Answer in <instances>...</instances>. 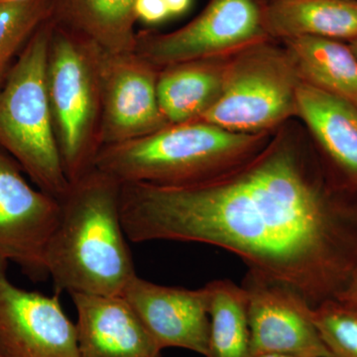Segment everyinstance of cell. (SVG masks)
Returning <instances> with one entry per match:
<instances>
[{"label": "cell", "mask_w": 357, "mask_h": 357, "mask_svg": "<svg viewBox=\"0 0 357 357\" xmlns=\"http://www.w3.org/2000/svg\"><path fill=\"white\" fill-rule=\"evenodd\" d=\"M121 218L132 243L225 249L312 307L335 299L357 268V191L337 184L293 121L257 153L201 182L121 184Z\"/></svg>", "instance_id": "6da1fadb"}, {"label": "cell", "mask_w": 357, "mask_h": 357, "mask_svg": "<svg viewBox=\"0 0 357 357\" xmlns=\"http://www.w3.org/2000/svg\"><path fill=\"white\" fill-rule=\"evenodd\" d=\"M46 255L59 292L121 296L136 275L121 218V184L93 167L70 183Z\"/></svg>", "instance_id": "7a4b0ae2"}, {"label": "cell", "mask_w": 357, "mask_h": 357, "mask_svg": "<svg viewBox=\"0 0 357 357\" xmlns=\"http://www.w3.org/2000/svg\"><path fill=\"white\" fill-rule=\"evenodd\" d=\"M273 133L232 132L203 121L169 124L143 137L105 145L95 168L121 184H192L257 153Z\"/></svg>", "instance_id": "3957f363"}, {"label": "cell", "mask_w": 357, "mask_h": 357, "mask_svg": "<svg viewBox=\"0 0 357 357\" xmlns=\"http://www.w3.org/2000/svg\"><path fill=\"white\" fill-rule=\"evenodd\" d=\"M50 18L25 45L0 86V148L42 191L60 201L70 187L54 131L47 61Z\"/></svg>", "instance_id": "277c9868"}, {"label": "cell", "mask_w": 357, "mask_h": 357, "mask_svg": "<svg viewBox=\"0 0 357 357\" xmlns=\"http://www.w3.org/2000/svg\"><path fill=\"white\" fill-rule=\"evenodd\" d=\"M102 53L88 40L52 23L47 86L59 152L70 183L95 167L102 147Z\"/></svg>", "instance_id": "5b68a950"}, {"label": "cell", "mask_w": 357, "mask_h": 357, "mask_svg": "<svg viewBox=\"0 0 357 357\" xmlns=\"http://www.w3.org/2000/svg\"><path fill=\"white\" fill-rule=\"evenodd\" d=\"M301 83L280 42H258L230 56L220 98L197 121L236 133L275 132L296 119Z\"/></svg>", "instance_id": "8992f818"}, {"label": "cell", "mask_w": 357, "mask_h": 357, "mask_svg": "<svg viewBox=\"0 0 357 357\" xmlns=\"http://www.w3.org/2000/svg\"><path fill=\"white\" fill-rule=\"evenodd\" d=\"M268 39L262 0H210L175 31L137 32L134 52L161 70L187 61L229 57Z\"/></svg>", "instance_id": "52a82bcc"}, {"label": "cell", "mask_w": 357, "mask_h": 357, "mask_svg": "<svg viewBox=\"0 0 357 357\" xmlns=\"http://www.w3.org/2000/svg\"><path fill=\"white\" fill-rule=\"evenodd\" d=\"M18 162L0 148V260L30 279L47 276L46 255L60 218L58 199L28 182Z\"/></svg>", "instance_id": "ba28073f"}, {"label": "cell", "mask_w": 357, "mask_h": 357, "mask_svg": "<svg viewBox=\"0 0 357 357\" xmlns=\"http://www.w3.org/2000/svg\"><path fill=\"white\" fill-rule=\"evenodd\" d=\"M0 260V351L6 357H81L76 324L61 306L58 294L21 289Z\"/></svg>", "instance_id": "9c48e42d"}, {"label": "cell", "mask_w": 357, "mask_h": 357, "mask_svg": "<svg viewBox=\"0 0 357 357\" xmlns=\"http://www.w3.org/2000/svg\"><path fill=\"white\" fill-rule=\"evenodd\" d=\"M159 72L135 52L102 51V147L143 137L169 126L157 96Z\"/></svg>", "instance_id": "30bf717a"}, {"label": "cell", "mask_w": 357, "mask_h": 357, "mask_svg": "<svg viewBox=\"0 0 357 357\" xmlns=\"http://www.w3.org/2000/svg\"><path fill=\"white\" fill-rule=\"evenodd\" d=\"M243 286L248 297L252 356L333 357L312 321V307L297 291L250 271Z\"/></svg>", "instance_id": "8fae6325"}, {"label": "cell", "mask_w": 357, "mask_h": 357, "mask_svg": "<svg viewBox=\"0 0 357 357\" xmlns=\"http://www.w3.org/2000/svg\"><path fill=\"white\" fill-rule=\"evenodd\" d=\"M121 296L161 351L178 347L208 356L210 317L206 286L191 290L159 285L136 274Z\"/></svg>", "instance_id": "7c38bea8"}, {"label": "cell", "mask_w": 357, "mask_h": 357, "mask_svg": "<svg viewBox=\"0 0 357 357\" xmlns=\"http://www.w3.org/2000/svg\"><path fill=\"white\" fill-rule=\"evenodd\" d=\"M70 297L81 357H161V349L122 296Z\"/></svg>", "instance_id": "4fadbf2b"}, {"label": "cell", "mask_w": 357, "mask_h": 357, "mask_svg": "<svg viewBox=\"0 0 357 357\" xmlns=\"http://www.w3.org/2000/svg\"><path fill=\"white\" fill-rule=\"evenodd\" d=\"M296 119L337 184L357 191V107L302 81Z\"/></svg>", "instance_id": "5bb4252c"}, {"label": "cell", "mask_w": 357, "mask_h": 357, "mask_svg": "<svg viewBox=\"0 0 357 357\" xmlns=\"http://www.w3.org/2000/svg\"><path fill=\"white\" fill-rule=\"evenodd\" d=\"M263 23L275 41L319 37L357 39V0H269L263 2Z\"/></svg>", "instance_id": "9a60e30c"}, {"label": "cell", "mask_w": 357, "mask_h": 357, "mask_svg": "<svg viewBox=\"0 0 357 357\" xmlns=\"http://www.w3.org/2000/svg\"><path fill=\"white\" fill-rule=\"evenodd\" d=\"M136 0H52L50 20L107 53L135 51Z\"/></svg>", "instance_id": "2e32d148"}, {"label": "cell", "mask_w": 357, "mask_h": 357, "mask_svg": "<svg viewBox=\"0 0 357 357\" xmlns=\"http://www.w3.org/2000/svg\"><path fill=\"white\" fill-rule=\"evenodd\" d=\"M229 57L187 61L160 70L157 96L169 124L197 121L217 102Z\"/></svg>", "instance_id": "e0dca14e"}, {"label": "cell", "mask_w": 357, "mask_h": 357, "mask_svg": "<svg viewBox=\"0 0 357 357\" xmlns=\"http://www.w3.org/2000/svg\"><path fill=\"white\" fill-rule=\"evenodd\" d=\"M280 43L304 83L357 107V57L347 42L302 37Z\"/></svg>", "instance_id": "ac0fdd59"}, {"label": "cell", "mask_w": 357, "mask_h": 357, "mask_svg": "<svg viewBox=\"0 0 357 357\" xmlns=\"http://www.w3.org/2000/svg\"><path fill=\"white\" fill-rule=\"evenodd\" d=\"M206 288L210 317L206 357H252L245 289L229 279L211 281Z\"/></svg>", "instance_id": "d6986e66"}, {"label": "cell", "mask_w": 357, "mask_h": 357, "mask_svg": "<svg viewBox=\"0 0 357 357\" xmlns=\"http://www.w3.org/2000/svg\"><path fill=\"white\" fill-rule=\"evenodd\" d=\"M52 0H28L0 6V86L25 45L50 18Z\"/></svg>", "instance_id": "ffe728a7"}, {"label": "cell", "mask_w": 357, "mask_h": 357, "mask_svg": "<svg viewBox=\"0 0 357 357\" xmlns=\"http://www.w3.org/2000/svg\"><path fill=\"white\" fill-rule=\"evenodd\" d=\"M312 318L333 357H357V309L331 299L312 309Z\"/></svg>", "instance_id": "44dd1931"}, {"label": "cell", "mask_w": 357, "mask_h": 357, "mask_svg": "<svg viewBox=\"0 0 357 357\" xmlns=\"http://www.w3.org/2000/svg\"><path fill=\"white\" fill-rule=\"evenodd\" d=\"M135 14L137 20L147 24H158L171 17L165 0H136Z\"/></svg>", "instance_id": "7402d4cb"}, {"label": "cell", "mask_w": 357, "mask_h": 357, "mask_svg": "<svg viewBox=\"0 0 357 357\" xmlns=\"http://www.w3.org/2000/svg\"><path fill=\"white\" fill-rule=\"evenodd\" d=\"M335 299L340 301L347 306L357 309V268L354 270L347 285L342 289V292L338 294Z\"/></svg>", "instance_id": "603a6c76"}, {"label": "cell", "mask_w": 357, "mask_h": 357, "mask_svg": "<svg viewBox=\"0 0 357 357\" xmlns=\"http://www.w3.org/2000/svg\"><path fill=\"white\" fill-rule=\"evenodd\" d=\"M192 0H165L167 8L171 17L173 16L182 15L187 13L188 9L191 6Z\"/></svg>", "instance_id": "cb8c5ba5"}, {"label": "cell", "mask_w": 357, "mask_h": 357, "mask_svg": "<svg viewBox=\"0 0 357 357\" xmlns=\"http://www.w3.org/2000/svg\"><path fill=\"white\" fill-rule=\"evenodd\" d=\"M252 357H294V356H283V354H257V356H253Z\"/></svg>", "instance_id": "d4e9b609"}, {"label": "cell", "mask_w": 357, "mask_h": 357, "mask_svg": "<svg viewBox=\"0 0 357 357\" xmlns=\"http://www.w3.org/2000/svg\"><path fill=\"white\" fill-rule=\"evenodd\" d=\"M25 1H28V0H0V6H1V4L20 3V2Z\"/></svg>", "instance_id": "484cf974"}, {"label": "cell", "mask_w": 357, "mask_h": 357, "mask_svg": "<svg viewBox=\"0 0 357 357\" xmlns=\"http://www.w3.org/2000/svg\"><path fill=\"white\" fill-rule=\"evenodd\" d=\"M349 44V46L351 47L352 51L354 52L356 56L357 57V39L352 40L351 42H347Z\"/></svg>", "instance_id": "4316f807"}, {"label": "cell", "mask_w": 357, "mask_h": 357, "mask_svg": "<svg viewBox=\"0 0 357 357\" xmlns=\"http://www.w3.org/2000/svg\"><path fill=\"white\" fill-rule=\"evenodd\" d=\"M0 357H6L4 356V354H2L1 351H0Z\"/></svg>", "instance_id": "83f0119b"}, {"label": "cell", "mask_w": 357, "mask_h": 357, "mask_svg": "<svg viewBox=\"0 0 357 357\" xmlns=\"http://www.w3.org/2000/svg\"><path fill=\"white\" fill-rule=\"evenodd\" d=\"M263 2L269 1V0H262Z\"/></svg>", "instance_id": "f1b7e54d"}]
</instances>
